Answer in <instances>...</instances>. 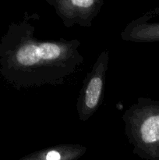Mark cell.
<instances>
[{"instance_id":"obj_6","label":"cell","mask_w":159,"mask_h":160,"mask_svg":"<svg viewBox=\"0 0 159 160\" xmlns=\"http://www.w3.org/2000/svg\"><path fill=\"white\" fill-rule=\"evenodd\" d=\"M59 10L63 13L86 14L98 6V0H57Z\"/></svg>"},{"instance_id":"obj_3","label":"cell","mask_w":159,"mask_h":160,"mask_svg":"<svg viewBox=\"0 0 159 160\" xmlns=\"http://www.w3.org/2000/svg\"><path fill=\"white\" fill-rule=\"evenodd\" d=\"M104 63L101 64L100 62L98 63V67L95 66L93 73H91V76L84 89L80 109L81 119H83V117H84V120L87 119V117L95 110L99 104L101 95L102 94L103 85H104L103 77H104V67H106L107 62L104 65Z\"/></svg>"},{"instance_id":"obj_5","label":"cell","mask_w":159,"mask_h":160,"mask_svg":"<svg viewBox=\"0 0 159 160\" xmlns=\"http://www.w3.org/2000/svg\"><path fill=\"white\" fill-rule=\"evenodd\" d=\"M149 12L154 17H159V6ZM132 25L129 37L132 41L141 42H159V21L149 22L141 17L132 23Z\"/></svg>"},{"instance_id":"obj_2","label":"cell","mask_w":159,"mask_h":160,"mask_svg":"<svg viewBox=\"0 0 159 160\" xmlns=\"http://www.w3.org/2000/svg\"><path fill=\"white\" fill-rule=\"evenodd\" d=\"M132 117L127 135L133 153L145 160H159V101L140 99Z\"/></svg>"},{"instance_id":"obj_4","label":"cell","mask_w":159,"mask_h":160,"mask_svg":"<svg viewBox=\"0 0 159 160\" xmlns=\"http://www.w3.org/2000/svg\"><path fill=\"white\" fill-rule=\"evenodd\" d=\"M86 152L80 145H59L30 154L19 160H77Z\"/></svg>"},{"instance_id":"obj_1","label":"cell","mask_w":159,"mask_h":160,"mask_svg":"<svg viewBox=\"0 0 159 160\" xmlns=\"http://www.w3.org/2000/svg\"><path fill=\"white\" fill-rule=\"evenodd\" d=\"M73 43L41 42L25 36L18 42L11 54V67L21 73L26 85L44 84L59 80L70 72L81 58Z\"/></svg>"}]
</instances>
